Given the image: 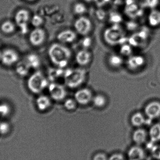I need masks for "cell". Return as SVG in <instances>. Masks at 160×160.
<instances>
[{"instance_id": "6da1fadb", "label": "cell", "mask_w": 160, "mask_h": 160, "mask_svg": "<svg viewBox=\"0 0 160 160\" xmlns=\"http://www.w3.org/2000/svg\"><path fill=\"white\" fill-rule=\"evenodd\" d=\"M48 55L51 62L56 67L64 69L70 62L72 52L65 45L59 42L53 43L50 46Z\"/></svg>"}, {"instance_id": "7a4b0ae2", "label": "cell", "mask_w": 160, "mask_h": 160, "mask_svg": "<svg viewBox=\"0 0 160 160\" xmlns=\"http://www.w3.org/2000/svg\"><path fill=\"white\" fill-rule=\"evenodd\" d=\"M87 74L86 70L83 68H67L64 70V82L69 88H77L84 82Z\"/></svg>"}, {"instance_id": "3957f363", "label": "cell", "mask_w": 160, "mask_h": 160, "mask_svg": "<svg viewBox=\"0 0 160 160\" xmlns=\"http://www.w3.org/2000/svg\"><path fill=\"white\" fill-rule=\"evenodd\" d=\"M105 42L111 46H116L125 44L126 37L124 30L120 24H112L106 28L103 33Z\"/></svg>"}, {"instance_id": "277c9868", "label": "cell", "mask_w": 160, "mask_h": 160, "mask_svg": "<svg viewBox=\"0 0 160 160\" xmlns=\"http://www.w3.org/2000/svg\"><path fill=\"white\" fill-rule=\"evenodd\" d=\"M48 80L41 71H38L29 77L27 81L28 89L33 94L41 93L48 86Z\"/></svg>"}, {"instance_id": "5b68a950", "label": "cell", "mask_w": 160, "mask_h": 160, "mask_svg": "<svg viewBox=\"0 0 160 160\" xmlns=\"http://www.w3.org/2000/svg\"><path fill=\"white\" fill-rule=\"evenodd\" d=\"M30 12L27 9H21L16 12L15 15V22L22 33H27L29 30L28 24L31 20Z\"/></svg>"}, {"instance_id": "8992f818", "label": "cell", "mask_w": 160, "mask_h": 160, "mask_svg": "<svg viewBox=\"0 0 160 160\" xmlns=\"http://www.w3.org/2000/svg\"><path fill=\"white\" fill-rule=\"evenodd\" d=\"M74 27L76 32L86 36L90 33L93 28V24L90 19L85 16L79 17L74 22Z\"/></svg>"}, {"instance_id": "52a82bcc", "label": "cell", "mask_w": 160, "mask_h": 160, "mask_svg": "<svg viewBox=\"0 0 160 160\" xmlns=\"http://www.w3.org/2000/svg\"><path fill=\"white\" fill-rule=\"evenodd\" d=\"M48 88L51 98L55 101H62L66 97L65 87L60 83L51 82L49 84Z\"/></svg>"}, {"instance_id": "ba28073f", "label": "cell", "mask_w": 160, "mask_h": 160, "mask_svg": "<svg viewBox=\"0 0 160 160\" xmlns=\"http://www.w3.org/2000/svg\"><path fill=\"white\" fill-rule=\"evenodd\" d=\"M19 60V55L17 51L12 48H7L2 51L1 62L4 65L11 66L17 63Z\"/></svg>"}, {"instance_id": "9c48e42d", "label": "cell", "mask_w": 160, "mask_h": 160, "mask_svg": "<svg viewBox=\"0 0 160 160\" xmlns=\"http://www.w3.org/2000/svg\"><path fill=\"white\" fill-rule=\"evenodd\" d=\"M47 37L46 31L41 27L35 28L29 34V41L32 46L39 47L43 45Z\"/></svg>"}, {"instance_id": "30bf717a", "label": "cell", "mask_w": 160, "mask_h": 160, "mask_svg": "<svg viewBox=\"0 0 160 160\" xmlns=\"http://www.w3.org/2000/svg\"><path fill=\"white\" fill-rule=\"evenodd\" d=\"M93 96L92 91L88 88H80L76 91L74 99L78 103L82 105H87L92 101Z\"/></svg>"}, {"instance_id": "8fae6325", "label": "cell", "mask_w": 160, "mask_h": 160, "mask_svg": "<svg viewBox=\"0 0 160 160\" xmlns=\"http://www.w3.org/2000/svg\"><path fill=\"white\" fill-rule=\"evenodd\" d=\"M145 114L150 120L160 117V102L152 101L149 102L145 108Z\"/></svg>"}, {"instance_id": "7c38bea8", "label": "cell", "mask_w": 160, "mask_h": 160, "mask_svg": "<svg viewBox=\"0 0 160 160\" xmlns=\"http://www.w3.org/2000/svg\"><path fill=\"white\" fill-rule=\"evenodd\" d=\"M77 38V32L70 29L63 30L59 32L57 36L58 41L64 45L73 43Z\"/></svg>"}, {"instance_id": "4fadbf2b", "label": "cell", "mask_w": 160, "mask_h": 160, "mask_svg": "<svg viewBox=\"0 0 160 160\" xmlns=\"http://www.w3.org/2000/svg\"><path fill=\"white\" fill-rule=\"evenodd\" d=\"M132 140L137 145L146 143L149 140L148 131L142 128H137L132 134Z\"/></svg>"}, {"instance_id": "5bb4252c", "label": "cell", "mask_w": 160, "mask_h": 160, "mask_svg": "<svg viewBox=\"0 0 160 160\" xmlns=\"http://www.w3.org/2000/svg\"><path fill=\"white\" fill-rule=\"evenodd\" d=\"M92 60V54L88 49H82L78 52L76 55L77 63L81 66H86L89 64Z\"/></svg>"}, {"instance_id": "9a60e30c", "label": "cell", "mask_w": 160, "mask_h": 160, "mask_svg": "<svg viewBox=\"0 0 160 160\" xmlns=\"http://www.w3.org/2000/svg\"><path fill=\"white\" fill-rule=\"evenodd\" d=\"M144 58L140 55L130 56L127 61V66L131 70H137L144 64Z\"/></svg>"}, {"instance_id": "2e32d148", "label": "cell", "mask_w": 160, "mask_h": 160, "mask_svg": "<svg viewBox=\"0 0 160 160\" xmlns=\"http://www.w3.org/2000/svg\"><path fill=\"white\" fill-rule=\"evenodd\" d=\"M35 103L39 111L44 112L49 109L51 106L52 102L49 97L46 95H41L38 97Z\"/></svg>"}, {"instance_id": "e0dca14e", "label": "cell", "mask_w": 160, "mask_h": 160, "mask_svg": "<svg viewBox=\"0 0 160 160\" xmlns=\"http://www.w3.org/2000/svg\"><path fill=\"white\" fill-rule=\"evenodd\" d=\"M149 140L152 143L160 142V123L153 124L148 131Z\"/></svg>"}, {"instance_id": "ac0fdd59", "label": "cell", "mask_w": 160, "mask_h": 160, "mask_svg": "<svg viewBox=\"0 0 160 160\" xmlns=\"http://www.w3.org/2000/svg\"><path fill=\"white\" fill-rule=\"evenodd\" d=\"M148 22L151 27H157L160 25V10L154 8L149 12Z\"/></svg>"}, {"instance_id": "d6986e66", "label": "cell", "mask_w": 160, "mask_h": 160, "mask_svg": "<svg viewBox=\"0 0 160 160\" xmlns=\"http://www.w3.org/2000/svg\"><path fill=\"white\" fill-rule=\"evenodd\" d=\"M64 70L63 68L58 67L51 68L48 71V79L53 82H58V81L61 79L64 81Z\"/></svg>"}, {"instance_id": "ffe728a7", "label": "cell", "mask_w": 160, "mask_h": 160, "mask_svg": "<svg viewBox=\"0 0 160 160\" xmlns=\"http://www.w3.org/2000/svg\"><path fill=\"white\" fill-rule=\"evenodd\" d=\"M129 155L132 160H143L145 158V152L141 146L136 145L130 149Z\"/></svg>"}, {"instance_id": "44dd1931", "label": "cell", "mask_w": 160, "mask_h": 160, "mask_svg": "<svg viewBox=\"0 0 160 160\" xmlns=\"http://www.w3.org/2000/svg\"><path fill=\"white\" fill-rule=\"evenodd\" d=\"M31 69V68L25 60L19 61L16 65V72L18 75L21 77L28 76Z\"/></svg>"}, {"instance_id": "7402d4cb", "label": "cell", "mask_w": 160, "mask_h": 160, "mask_svg": "<svg viewBox=\"0 0 160 160\" xmlns=\"http://www.w3.org/2000/svg\"><path fill=\"white\" fill-rule=\"evenodd\" d=\"M146 122L147 119L144 115L140 112L134 113L131 118V124L136 128H141Z\"/></svg>"}, {"instance_id": "603a6c76", "label": "cell", "mask_w": 160, "mask_h": 160, "mask_svg": "<svg viewBox=\"0 0 160 160\" xmlns=\"http://www.w3.org/2000/svg\"><path fill=\"white\" fill-rule=\"evenodd\" d=\"M24 60L27 62L31 69H37L40 65V59L39 56L34 53L28 54Z\"/></svg>"}, {"instance_id": "cb8c5ba5", "label": "cell", "mask_w": 160, "mask_h": 160, "mask_svg": "<svg viewBox=\"0 0 160 160\" xmlns=\"http://www.w3.org/2000/svg\"><path fill=\"white\" fill-rule=\"evenodd\" d=\"M108 62L111 67L118 68L123 65L124 60L120 55L113 54L110 55L108 58Z\"/></svg>"}, {"instance_id": "d4e9b609", "label": "cell", "mask_w": 160, "mask_h": 160, "mask_svg": "<svg viewBox=\"0 0 160 160\" xmlns=\"http://www.w3.org/2000/svg\"><path fill=\"white\" fill-rule=\"evenodd\" d=\"M16 26L15 22L10 20H6L1 24V31L6 34H11L16 31Z\"/></svg>"}, {"instance_id": "484cf974", "label": "cell", "mask_w": 160, "mask_h": 160, "mask_svg": "<svg viewBox=\"0 0 160 160\" xmlns=\"http://www.w3.org/2000/svg\"><path fill=\"white\" fill-rule=\"evenodd\" d=\"M93 105L98 108L104 107L107 103L106 97L102 94H99L94 96L92 101Z\"/></svg>"}, {"instance_id": "4316f807", "label": "cell", "mask_w": 160, "mask_h": 160, "mask_svg": "<svg viewBox=\"0 0 160 160\" xmlns=\"http://www.w3.org/2000/svg\"><path fill=\"white\" fill-rule=\"evenodd\" d=\"M73 10L74 14L80 17L84 15L87 12V7L83 3L78 2L73 6Z\"/></svg>"}, {"instance_id": "83f0119b", "label": "cell", "mask_w": 160, "mask_h": 160, "mask_svg": "<svg viewBox=\"0 0 160 160\" xmlns=\"http://www.w3.org/2000/svg\"><path fill=\"white\" fill-rule=\"evenodd\" d=\"M108 18L109 21L112 24H119L123 20L121 14L116 11L111 12L108 16Z\"/></svg>"}, {"instance_id": "f1b7e54d", "label": "cell", "mask_w": 160, "mask_h": 160, "mask_svg": "<svg viewBox=\"0 0 160 160\" xmlns=\"http://www.w3.org/2000/svg\"><path fill=\"white\" fill-rule=\"evenodd\" d=\"M30 22L35 28H38L41 27L44 24V19L40 15L35 14L31 17Z\"/></svg>"}, {"instance_id": "f546056e", "label": "cell", "mask_w": 160, "mask_h": 160, "mask_svg": "<svg viewBox=\"0 0 160 160\" xmlns=\"http://www.w3.org/2000/svg\"><path fill=\"white\" fill-rule=\"evenodd\" d=\"M77 102L75 99H66L64 102V107L68 111H72L75 110L77 107Z\"/></svg>"}, {"instance_id": "4dcf8cb0", "label": "cell", "mask_w": 160, "mask_h": 160, "mask_svg": "<svg viewBox=\"0 0 160 160\" xmlns=\"http://www.w3.org/2000/svg\"><path fill=\"white\" fill-rule=\"evenodd\" d=\"M11 130V126L8 122L2 121L0 122V135L5 136Z\"/></svg>"}, {"instance_id": "1f68e13d", "label": "cell", "mask_w": 160, "mask_h": 160, "mask_svg": "<svg viewBox=\"0 0 160 160\" xmlns=\"http://www.w3.org/2000/svg\"><path fill=\"white\" fill-rule=\"evenodd\" d=\"M11 112V107L6 103H0V116H7Z\"/></svg>"}, {"instance_id": "d6a6232c", "label": "cell", "mask_w": 160, "mask_h": 160, "mask_svg": "<svg viewBox=\"0 0 160 160\" xmlns=\"http://www.w3.org/2000/svg\"><path fill=\"white\" fill-rule=\"evenodd\" d=\"M120 52L124 56H128L132 52V48L130 45L123 44L121 45L120 48Z\"/></svg>"}, {"instance_id": "836d02e7", "label": "cell", "mask_w": 160, "mask_h": 160, "mask_svg": "<svg viewBox=\"0 0 160 160\" xmlns=\"http://www.w3.org/2000/svg\"><path fill=\"white\" fill-rule=\"evenodd\" d=\"M92 44V38L88 36H84V38L81 41V45L83 49H88Z\"/></svg>"}, {"instance_id": "e575fe53", "label": "cell", "mask_w": 160, "mask_h": 160, "mask_svg": "<svg viewBox=\"0 0 160 160\" xmlns=\"http://www.w3.org/2000/svg\"><path fill=\"white\" fill-rule=\"evenodd\" d=\"M96 16L99 21H104L107 17L106 11L102 8H99L96 12Z\"/></svg>"}, {"instance_id": "d590c367", "label": "cell", "mask_w": 160, "mask_h": 160, "mask_svg": "<svg viewBox=\"0 0 160 160\" xmlns=\"http://www.w3.org/2000/svg\"><path fill=\"white\" fill-rule=\"evenodd\" d=\"M159 0H146L145 3L150 8L154 9L155 7L158 4Z\"/></svg>"}, {"instance_id": "8d00e7d4", "label": "cell", "mask_w": 160, "mask_h": 160, "mask_svg": "<svg viewBox=\"0 0 160 160\" xmlns=\"http://www.w3.org/2000/svg\"><path fill=\"white\" fill-rule=\"evenodd\" d=\"M137 23L134 22H127V24H126V27L128 28V30H130V31L134 30L137 27Z\"/></svg>"}, {"instance_id": "74e56055", "label": "cell", "mask_w": 160, "mask_h": 160, "mask_svg": "<svg viewBox=\"0 0 160 160\" xmlns=\"http://www.w3.org/2000/svg\"><path fill=\"white\" fill-rule=\"evenodd\" d=\"M25 1H28V2H34V1H36V0H25Z\"/></svg>"}, {"instance_id": "f35d334b", "label": "cell", "mask_w": 160, "mask_h": 160, "mask_svg": "<svg viewBox=\"0 0 160 160\" xmlns=\"http://www.w3.org/2000/svg\"><path fill=\"white\" fill-rule=\"evenodd\" d=\"M2 51L1 50V49H0V61H1V54H2Z\"/></svg>"}]
</instances>
